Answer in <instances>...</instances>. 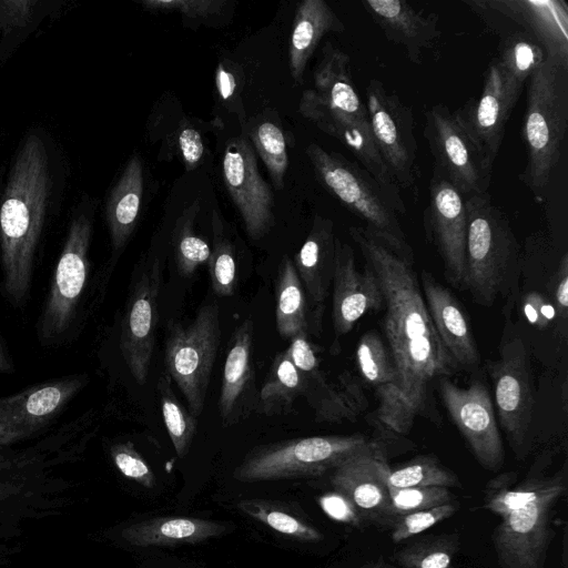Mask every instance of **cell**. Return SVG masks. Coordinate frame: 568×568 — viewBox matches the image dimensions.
<instances>
[{
    "instance_id": "6da1fadb",
    "label": "cell",
    "mask_w": 568,
    "mask_h": 568,
    "mask_svg": "<svg viewBox=\"0 0 568 568\" xmlns=\"http://www.w3.org/2000/svg\"><path fill=\"white\" fill-rule=\"evenodd\" d=\"M349 235L376 274L385 305L384 332L398 374L397 394L414 418L427 408L429 384L459 368L432 322L412 264L369 231L351 226Z\"/></svg>"
},
{
    "instance_id": "7a4b0ae2",
    "label": "cell",
    "mask_w": 568,
    "mask_h": 568,
    "mask_svg": "<svg viewBox=\"0 0 568 568\" xmlns=\"http://www.w3.org/2000/svg\"><path fill=\"white\" fill-rule=\"evenodd\" d=\"M298 111L345 145L379 184L396 213H406L402 191L375 145L366 106L354 85L349 57L331 42L322 49L313 87L303 91Z\"/></svg>"
},
{
    "instance_id": "3957f363",
    "label": "cell",
    "mask_w": 568,
    "mask_h": 568,
    "mask_svg": "<svg viewBox=\"0 0 568 568\" xmlns=\"http://www.w3.org/2000/svg\"><path fill=\"white\" fill-rule=\"evenodd\" d=\"M49 192L48 153L43 141L30 134L12 163L0 207L3 285L14 303L29 293Z\"/></svg>"
},
{
    "instance_id": "277c9868",
    "label": "cell",
    "mask_w": 568,
    "mask_h": 568,
    "mask_svg": "<svg viewBox=\"0 0 568 568\" xmlns=\"http://www.w3.org/2000/svg\"><path fill=\"white\" fill-rule=\"evenodd\" d=\"M467 239L462 290L483 306H491L515 284L520 248L506 214L488 193L464 200Z\"/></svg>"
},
{
    "instance_id": "5b68a950",
    "label": "cell",
    "mask_w": 568,
    "mask_h": 568,
    "mask_svg": "<svg viewBox=\"0 0 568 568\" xmlns=\"http://www.w3.org/2000/svg\"><path fill=\"white\" fill-rule=\"evenodd\" d=\"M568 126V69L549 59L528 79L523 140L527 164L520 179L541 196L560 158Z\"/></svg>"
},
{
    "instance_id": "8992f818",
    "label": "cell",
    "mask_w": 568,
    "mask_h": 568,
    "mask_svg": "<svg viewBox=\"0 0 568 568\" xmlns=\"http://www.w3.org/2000/svg\"><path fill=\"white\" fill-rule=\"evenodd\" d=\"M306 154L321 183L365 229L400 258L413 263L414 254L397 213L375 179L357 162L312 143Z\"/></svg>"
},
{
    "instance_id": "52a82bcc",
    "label": "cell",
    "mask_w": 568,
    "mask_h": 568,
    "mask_svg": "<svg viewBox=\"0 0 568 568\" xmlns=\"http://www.w3.org/2000/svg\"><path fill=\"white\" fill-rule=\"evenodd\" d=\"M371 440L362 434L312 436L261 445L251 449L234 469L244 483L308 478L333 470Z\"/></svg>"
},
{
    "instance_id": "ba28073f",
    "label": "cell",
    "mask_w": 568,
    "mask_h": 568,
    "mask_svg": "<svg viewBox=\"0 0 568 568\" xmlns=\"http://www.w3.org/2000/svg\"><path fill=\"white\" fill-rule=\"evenodd\" d=\"M220 343L221 314L215 300L203 303L186 325L175 321L168 325L165 371L195 417L203 412Z\"/></svg>"
},
{
    "instance_id": "9c48e42d",
    "label": "cell",
    "mask_w": 568,
    "mask_h": 568,
    "mask_svg": "<svg viewBox=\"0 0 568 568\" xmlns=\"http://www.w3.org/2000/svg\"><path fill=\"white\" fill-rule=\"evenodd\" d=\"M365 94L373 139L384 164L400 191L418 197L420 172L410 106L375 78L368 81Z\"/></svg>"
},
{
    "instance_id": "30bf717a",
    "label": "cell",
    "mask_w": 568,
    "mask_h": 568,
    "mask_svg": "<svg viewBox=\"0 0 568 568\" xmlns=\"http://www.w3.org/2000/svg\"><path fill=\"white\" fill-rule=\"evenodd\" d=\"M566 490V470L556 473L532 501L501 518L493 532L500 568H545L555 531L554 507Z\"/></svg>"
},
{
    "instance_id": "8fae6325",
    "label": "cell",
    "mask_w": 568,
    "mask_h": 568,
    "mask_svg": "<svg viewBox=\"0 0 568 568\" xmlns=\"http://www.w3.org/2000/svg\"><path fill=\"white\" fill-rule=\"evenodd\" d=\"M493 379L498 418L516 455L529 449L535 408V388L529 354L524 338H504L499 358L488 366Z\"/></svg>"
},
{
    "instance_id": "7c38bea8",
    "label": "cell",
    "mask_w": 568,
    "mask_h": 568,
    "mask_svg": "<svg viewBox=\"0 0 568 568\" xmlns=\"http://www.w3.org/2000/svg\"><path fill=\"white\" fill-rule=\"evenodd\" d=\"M424 138L434 159V174L463 197L487 193L491 169L445 104H435L426 112Z\"/></svg>"
},
{
    "instance_id": "4fadbf2b",
    "label": "cell",
    "mask_w": 568,
    "mask_h": 568,
    "mask_svg": "<svg viewBox=\"0 0 568 568\" xmlns=\"http://www.w3.org/2000/svg\"><path fill=\"white\" fill-rule=\"evenodd\" d=\"M91 234V219L87 214H77L70 223L41 315L39 334L43 342L61 336L73 318L87 283Z\"/></svg>"
},
{
    "instance_id": "5bb4252c",
    "label": "cell",
    "mask_w": 568,
    "mask_h": 568,
    "mask_svg": "<svg viewBox=\"0 0 568 568\" xmlns=\"http://www.w3.org/2000/svg\"><path fill=\"white\" fill-rule=\"evenodd\" d=\"M438 390L449 417L477 462L491 471L504 464L505 452L490 393L480 379L463 388L448 377L438 378Z\"/></svg>"
},
{
    "instance_id": "9a60e30c",
    "label": "cell",
    "mask_w": 568,
    "mask_h": 568,
    "mask_svg": "<svg viewBox=\"0 0 568 568\" xmlns=\"http://www.w3.org/2000/svg\"><path fill=\"white\" fill-rule=\"evenodd\" d=\"M162 284L159 258L136 275L121 324L120 346L124 362L139 385H144L156 341L158 302Z\"/></svg>"
},
{
    "instance_id": "2e32d148",
    "label": "cell",
    "mask_w": 568,
    "mask_h": 568,
    "mask_svg": "<svg viewBox=\"0 0 568 568\" xmlns=\"http://www.w3.org/2000/svg\"><path fill=\"white\" fill-rule=\"evenodd\" d=\"M307 335L293 336L285 351L303 377V396L313 408L315 419L320 423L355 420L367 406L362 386L348 371L338 376L337 386L329 384Z\"/></svg>"
},
{
    "instance_id": "e0dca14e",
    "label": "cell",
    "mask_w": 568,
    "mask_h": 568,
    "mask_svg": "<svg viewBox=\"0 0 568 568\" xmlns=\"http://www.w3.org/2000/svg\"><path fill=\"white\" fill-rule=\"evenodd\" d=\"M521 92L515 90L496 59L490 62L477 98H470L454 113L456 120L479 151L485 164L493 169L506 123Z\"/></svg>"
},
{
    "instance_id": "ac0fdd59",
    "label": "cell",
    "mask_w": 568,
    "mask_h": 568,
    "mask_svg": "<svg viewBox=\"0 0 568 568\" xmlns=\"http://www.w3.org/2000/svg\"><path fill=\"white\" fill-rule=\"evenodd\" d=\"M222 172L248 236L255 241L262 239L274 225V194L260 174L255 151L245 138L227 143Z\"/></svg>"
},
{
    "instance_id": "d6986e66",
    "label": "cell",
    "mask_w": 568,
    "mask_h": 568,
    "mask_svg": "<svg viewBox=\"0 0 568 568\" xmlns=\"http://www.w3.org/2000/svg\"><path fill=\"white\" fill-rule=\"evenodd\" d=\"M388 469L384 447L371 440L333 469L331 483L353 501L363 520L392 526L395 516L385 480Z\"/></svg>"
},
{
    "instance_id": "ffe728a7",
    "label": "cell",
    "mask_w": 568,
    "mask_h": 568,
    "mask_svg": "<svg viewBox=\"0 0 568 568\" xmlns=\"http://www.w3.org/2000/svg\"><path fill=\"white\" fill-rule=\"evenodd\" d=\"M423 224L444 264L446 280L462 290L467 239V214L464 197L437 174L429 182V201L424 210Z\"/></svg>"
},
{
    "instance_id": "44dd1931",
    "label": "cell",
    "mask_w": 568,
    "mask_h": 568,
    "mask_svg": "<svg viewBox=\"0 0 568 568\" xmlns=\"http://www.w3.org/2000/svg\"><path fill=\"white\" fill-rule=\"evenodd\" d=\"M468 6L524 28L545 49L547 59L568 69V8L562 0L469 1Z\"/></svg>"
},
{
    "instance_id": "7402d4cb",
    "label": "cell",
    "mask_w": 568,
    "mask_h": 568,
    "mask_svg": "<svg viewBox=\"0 0 568 568\" xmlns=\"http://www.w3.org/2000/svg\"><path fill=\"white\" fill-rule=\"evenodd\" d=\"M332 320L336 337L347 334L364 315L384 305L378 278L368 264L356 266L353 247L336 240Z\"/></svg>"
},
{
    "instance_id": "603a6c76",
    "label": "cell",
    "mask_w": 568,
    "mask_h": 568,
    "mask_svg": "<svg viewBox=\"0 0 568 568\" xmlns=\"http://www.w3.org/2000/svg\"><path fill=\"white\" fill-rule=\"evenodd\" d=\"M253 348L254 324L246 318L234 329L224 362L217 405L224 427L245 420L257 408Z\"/></svg>"
},
{
    "instance_id": "cb8c5ba5",
    "label": "cell",
    "mask_w": 568,
    "mask_h": 568,
    "mask_svg": "<svg viewBox=\"0 0 568 568\" xmlns=\"http://www.w3.org/2000/svg\"><path fill=\"white\" fill-rule=\"evenodd\" d=\"M82 385V378H68L0 398V443L29 435L44 426Z\"/></svg>"
},
{
    "instance_id": "d4e9b609",
    "label": "cell",
    "mask_w": 568,
    "mask_h": 568,
    "mask_svg": "<svg viewBox=\"0 0 568 568\" xmlns=\"http://www.w3.org/2000/svg\"><path fill=\"white\" fill-rule=\"evenodd\" d=\"M420 288L435 329L457 366L477 368L480 354L460 302L426 271L420 273Z\"/></svg>"
},
{
    "instance_id": "484cf974",
    "label": "cell",
    "mask_w": 568,
    "mask_h": 568,
    "mask_svg": "<svg viewBox=\"0 0 568 568\" xmlns=\"http://www.w3.org/2000/svg\"><path fill=\"white\" fill-rule=\"evenodd\" d=\"M336 240L333 222L316 216L293 261L307 297L311 329L315 333L321 327L324 304L332 285Z\"/></svg>"
},
{
    "instance_id": "4316f807",
    "label": "cell",
    "mask_w": 568,
    "mask_h": 568,
    "mask_svg": "<svg viewBox=\"0 0 568 568\" xmlns=\"http://www.w3.org/2000/svg\"><path fill=\"white\" fill-rule=\"evenodd\" d=\"M362 4L385 37L405 49L413 63H420L423 51L440 37L438 16L418 11L406 1L365 0Z\"/></svg>"
},
{
    "instance_id": "83f0119b",
    "label": "cell",
    "mask_w": 568,
    "mask_h": 568,
    "mask_svg": "<svg viewBox=\"0 0 568 568\" xmlns=\"http://www.w3.org/2000/svg\"><path fill=\"white\" fill-rule=\"evenodd\" d=\"M345 30L324 0H304L295 11L288 48V64L295 82L302 83L305 68L322 38Z\"/></svg>"
},
{
    "instance_id": "f1b7e54d",
    "label": "cell",
    "mask_w": 568,
    "mask_h": 568,
    "mask_svg": "<svg viewBox=\"0 0 568 568\" xmlns=\"http://www.w3.org/2000/svg\"><path fill=\"white\" fill-rule=\"evenodd\" d=\"M226 527L217 521L193 517H155L133 524L123 538L138 547L197 544L221 536Z\"/></svg>"
},
{
    "instance_id": "f546056e",
    "label": "cell",
    "mask_w": 568,
    "mask_h": 568,
    "mask_svg": "<svg viewBox=\"0 0 568 568\" xmlns=\"http://www.w3.org/2000/svg\"><path fill=\"white\" fill-rule=\"evenodd\" d=\"M142 194L143 166L141 159L133 155L112 189L105 206L114 251L123 248L135 229Z\"/></svg>"
},
{
    "instance_id": "4dcf8cb0",
    "label": "cell",
    "mask_w": 568,
    "mask_h": 568,
    "mask_svg": "<svg viewBox=\"0 0 568 568\" xmlns=\"http://www.w3.org/2000/svg\"><path fill=\"white\" fill-rule=\"evenodd\" d=\"M275 321L278 334L292 338L311 331L307 297L293 261L284 255L280 262L275 284Z\"/></svg>"
},
{
    "instance_id": "1f68e13d",
    "label": "cell",
    "mask_w": 568,
    "mask_h": 568,
    "mask_svg": "<svg viewBox=\"0 0 568 568\" xmlns=\"http://www.w3.org/2000/svg\"><path fill=\"white\" fill-rule=\"evenodd\" d=\"M304 394V382L300 371L286 351L274 357L258 392L256 410L265 416L291 413L295 400Z\"/></svg>"
},
{
    "instance_id": "d6a6232c",
    "label": "cell",
    "mask_w": 568,
    "mask_h": 568,
    "mask_svg": "<svg viewBox=\"0 0 568 568\" xmlns=\"http://www.w3.org/2000/svg\"><path fill=\"white\" fill-rule=\"evenodd\" d=\"M509 84L521 92L524 83L547 59L541 44L524 31L504 37L499 54L495 58Z\"/></svg>"
},
{
    "instance_id": "836d02e7",
    "label": "cell",
    "mask_w": 568,
    "mask_h": 568,
    "mask_svg": "<svg viewBox=\"0 0 568 568\" xmlns=\"http://www.w3.org/2000/svg\"><path fill=\"white\" fill-rule=\"evenodd\" d=\"M552 476H544L540 468L537 470L531 468V471L523 483L514 488H509L508 484L514 479V474H503L487 484L484 508L503 517L537 498L551 481Z\"/></svg>"
},
{
    "instance_id": "e575fe53",
    "label": "cell",
    "mask_w": 568,
    "mask_h": 568,
    "mask_svg": "<svg viewBox=\"0 0 568 568\" xmlns=\"http://www.w3.org/2000/svg\"><path fill=\"white\" fill-rule=\"evenodd\" d=\"M458 534L427 535L397 549L393 558L402 568H454Z\"/></svg>"
},
{
    "instance_id": "d590c367",
    "label": "cell",
    "mask_w": 568,
    "mask_h": 568,
    "mask_svg": "<svg viewBox=\"0 0 568 568\" xmlns=\"http://www.w3.org/2000/svg\"><path fill=\"white\" fill-rule=\"evenodd\" d=\"M387 488L459 487L456 474L440 464L432 454L418 455L407 463L390 468L386 474Z\"/></svg>"
},
{
    "instance_id": "8d00e7d4",
    "label": "cell",
    "mask_w": 568,
    "mask_h": 568,
    "mask_svg": "<svg viewBox=\"0 0 568 568\" xmlns=\"http://www.w3.org/2000/svg\"><path fill=\"white\" fill-rule=\"evenodd\" d=\"M172 378L163 371L158 379L162 417L179 458H184L190 450L195 432L196 417L179 402L172 388Z\"/></svg>"
},
{
    "instance_id": "74e56055",
    "label": "cell",
    "mask_w": 568,
    "mask_h": 568,
    "mask_svg": "<svg viewBox=\"0 0 568 568\" xmlns=\"http://www.w3.org/2000/svg\"><path fill=\"white\" fill-rule=\"evenodd\" d=\"M236 507L248 517L294 539L307 542H317L323 539L322 532L316 527L280 504L263 499H242Z\"/></svg>"
},
{
    "instance_id": "f35d334b",
    "label": "cell",
    "mask_w": 568,
    "mask_h": 568,
    "mask_svg": "<svg viewBox=\"0 0 568 568\" xmlns=\"http://www.w3.org/2000/svg\"><path fill=\"white\" fill-rule=\"evenodd\" d=\"M212 230L213 245L209 258L212 291L217 296L230 297L236 287V261L232 244L223 233V226L216 212L213 213Z\"/></svg>"
},
{
    "instance_id": "ab89813d",
    "label": "cell",
    "mask_w": 568,
    "mask_h": 568,
    "mask_svg": "<svg viewBox=\"0 0 568 568\" xmlns=\"http://www.w3.org/2000/svg\"><path fill=\"white\" fill-rule=\"evenodd\" d=\"M251 138L256 152L263 160L273 184L277 189L283 187L284 175L288 166L285 139L282 130L270 121L262 122Z\"/></svg>"
},
{
    "instance_id": "60d3db41",
    "label": "cell",
    "mask_w": 568,
    "mask_h": 568,
    "mask_svg": "<svg viewBox=\"0 0 568 568\" xmlns=\"http://www.w3.org/2000/svg\"><path fill=\"white\" fill-rule=\"evenodd\" d=\"M458 508L459 504L452 500L440 506L397 516L390 526V539L393 542L398 544L417 536L444 519L452 517Z\"/></svg>"
},
{
    "instance_id": "b9f144b4",
    "label": "cell",
    "mask_w": 568,
    "mask_h": 568,
    "mask_svg": "<svg viewBox=\"0 0 568 568\" xmlns=\"http://www.w3.org/2000/svg\"><path fill=\"white\" fill-rule=\"evenodd\" d=\"M174 255L178 271L185 277L193 275L200 265L209 262L211 247L204 239L193 233L190 220L176 230Z\"/></svg>"
},
{
    "instance_id": "7bdbcfd3",
    "label": "cell",
    "mask_w": 568,
    "mask_h": 568,
    "mask_svg": "<svg viewBox=\"0 0 568 568\" xmlns=\"http://www.w3.org/2000/svg\"><path fill=\"white\" fill-rule=\"evenodd\" d=\"M390 508L395 516L428 509L453 500V495L445 487L387 488Z\"/></svg>"
},
{
    "instance_id": "ee69618b",
    "label": "cell",
    "mask_w": 568,
    "mask_h": 568,
    "mask_svg": "<svg viewBox=\"0 0 568 568\" xmlns=\"http://www.w3.org/2000/svg\"><path fill=\"white\" fill-rule=\"evenodd\" d=\"M520 306L525 320L537 331L554 328L559 334L561 327L567 331V322L559 317L554 303L546 294L529 291L521 297ZM562 337L567 338L565 335Z\"/></svg>"
},
{
    "instance_id": "f6af8a7d",
    "label": "cell",
    "mask_w": 568,
    "mask_h": 568,
    "mask_svg": "<svg viewBox=\"0 0 568 568\" xmlns=\"http://www.w3.org/2000/svg\"><path fill=\"white\" fill-rule=\"evenodd\" d=\"M111 456L116 468L128 478L145 488L154 486V474L145 459L130 442L120 443L111 448Z\"/></svg>"
},
{
    "instance_id": "bcb514c9",
    "label": "cell",
    "mask_w": 568,
    "mask_h": 568,
    "mask_svg": "<svg viewBox=\"0 0 568 568\" xmlns=\"http://www.w3.org/2000/svg\"><path fill=\"white\" fill-rule=\"evenodd\" d=\"M142 4L153 10L178 11L187 18L202 19L219 13L226 2L221 0H145L142 1Z\"/></svg>"
},
{
    "instance_id": "7dc6e473",
    "label": "cell",
    "mask_w": 568,
    "mask_h": 568,
    "mask_svg": "<svg viewBox=\"0 0 568 568\" xmlns=\"http://www.w3.org/2000/svg\"><path fill=\"white\" fill-rule=\"evenodd\" d=\"M318 503L324 513L337 521L356 527L363 523L353 501L337 490L321 496Z\"/></svg>"
},
{
    "instance_id": "c3c4849f",
    "label": "cell",
    "mask_w": 568,
    "mask_h": 568,
    "mask_svg": "<svg viewBox=\"0 0 568 568\" xmlns=\"http://www.w3.org/2000/svg\"><path fill=\"white\" fill-rule=\"evenodd\" d=\"M547 296L551 300L559 317L567 322L568 316V254L559 258L557 270L548 282Z\"/></svg>"
},
{
    "instance_id": "681fc988",
    "label": "cell",
    "mask_w": 568,
    "mask_h": 568,
    "mask_svg": "<svg viewBox=\"0 0 568 568\" xmlns=\"http://www.w3.org/2000/svg\"><path fill=\"white\" fill-rule=\"evenodd\" d=\"M34 1L0 0V28L8 31L24 27L33 13Z\"/></svg>"
},
{
    "instance_id": "f907efd6",
    "label": "cell",
    "mask_w": 568,
    "mask_h": 568,
    "mask_svg": "<svg viewBox=\"0 0 568 568\" xmlns=\"http://www.w3.org/2000/svg\"><path fill=\"white\" fill-rule=\"evenodd\" d=\"M179 146L189 170H193L203 156L204 146L200 133L185 128L179 134Z\"/></svg>"
},
{
    "instance_id": "816d5d0a",
    "label": "cell",
    "mask_w": 568,
    "mask_h": 568,
    "mask_svg": "<svg viewBox=\"0 0 568 568\" xmlns=\"http://www.w3.org/2000/svg\"><path fill=\"white\" fill-rule=\"evenodd\" d=\"M215 84L217 92L223 100H229L232 98L236 90V79L234 74L224 67L223 63H220L216 68Z\"/></svg>"
},
{
    "instance_id": "f5cc1de1",
    "label": "cell",
    "mask_w": 568,
    "mask_h": 568,
    "mask_svg": "<svg viewBox=\"0 0 568 568\" xmlns=\"http://www.w3.org/2000/svg\"><path fill=\"white\" fill-rule=\"evenodd\" d=\"M13 371V364L10 359L4 345L0 338V373H11Z\"/></svg>"
},
{
    "instance_id": "db71d44e",
    "label": "cell",
    "mask_w": 568,
    "mask_h": 568,
    "mask_svg": "<svg viewBox=\"0 0 568 568\" xmlns=\"http://www.w3.org/2000/svg\"><path fill=\"white\" fill-rule=\"evenodd\" d=\"M357 568H396L394 565L389 564L388 561H386L383 557L374 560V561H369L365 565H362Z\"/></svg>"
}]
</instances>
